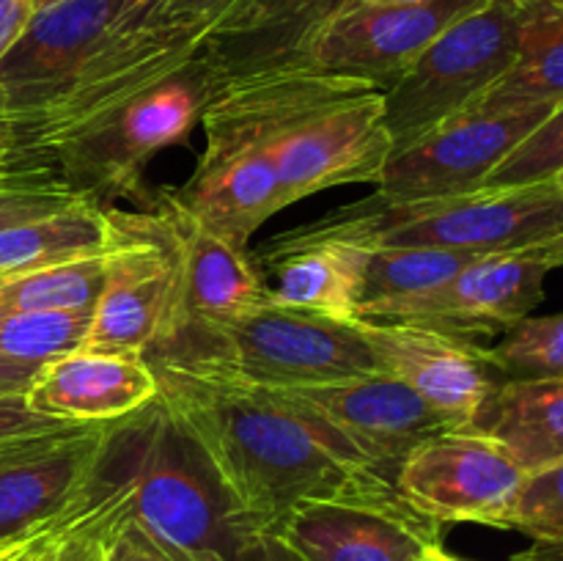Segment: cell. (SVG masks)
Wrapping results in <instances>:
<instances>
[{
    "mask_svg": "<svg viewBox=\"0 0 563 561\" xmlns=\"http://www.w3.org/2000/svg\"><path fill=\"white\" fill-rule=\"evenodd\" d=\"M148 363L157 374V399L201 449L258 537H273L286 515L308 501H405L339 435L267 391L165 358Z\"/></svg>",
    "mask_w": 563,
    "mask_h": 561,
    "instance_id": "6da1fadb",
    "label": "cell"
},
{
    "mask_svg": "<svg viewBox=\"0 0 563 561\" xmlns=\"http://www.w3.org/2000/svg\"><path fill=\"white\" fill-rule=\"evenodd\" d=\"M212 108L245 127L280 176L284 207L341 185H377L394 154L385 91L284 64L225 77Z\"/></svg>",
    "mask_w": 563,
    "mask_h": 561,
    "instance_id": "7a4b0ae2",
    "label": "cell"
},
{
    "mask_svg": "<svg viewBox=\"0 0 563 561\" xmlns=\"http://www.w3.org/2000/svg\"><path fill=\"white\" fill-rule=\"evenodd\" d=\"M86 490L190 561H251L262 539L159 399L113 421Z\"/></svg>",
    "mask_w": 563,
    "mask_h": 561,
    "instance_id": "3957f363",
    "label": "cell"
},
{
    "mask_svg": "<svg viewBox=\"0 0 563 561\" xmlns=\"http://www.w3.org/2000/svg\"><path fill=\"white\" fill-rule=\"evenodd\" d=\"M563 231L555 179L434 198H368L286 231V240H341L361 248H443L476 256L517 253Z\"/></svg>",
    "mask_w": 563,
    "mask_h": 561,
    "instance_id": "277c9868",
    "label": "cell"
},
{
    "mask_svg": "<svg viewBox=\"0 0 563 561\" xmlns=\"http://www.w3.org/2000/svg\"><path fill=\"white\" fill-rule=\"evenodd\" d=\"M223 80V72L201 44L185 64L47 148L36 168L102 207L126 198L148 212V163L165 148L190 141Z\"/></svg>",
    "mask_w": 563,
    "mask_h": 561,
    "instance_id": "5b68a950",
    "label": "cell"
},
{
    "mask_svg": "<svg viewBox=\"0 0 563 561\" xmlns=\"http://www.w3.org/2000/svg\"><path fill=\"white\" fill-rule=\"evenodd\" d=\"M148 358L256 391L308 388L379 372L355 319L295 311L269 297L229 319L181 330Z\"/></svg>",
    "mask_w": 563,
    "mask_h": 561,
    "instance_id": "8992f818",
    "label": "cell"
},
{
    "mask_svg": "<svg viewBox=\"0 0 563 561\" xmlns=\"http://www.w3.org/2000/svg\"><path fill=\"white\" fill-rule=\"evenodd\" d=\"M203 38L207 33L198 28L165 20H152L126 31H108V36L42 102L0 119L9 127L16 165L25 170H42L36 163L47 148L185 64L201 50Z\"/></svg>",
    "mask_w": 563,
    "mask_h": 561,
    "instance_id": "52a82bcc",
    "label": "cell"
},
{
    "mask_svg": "<svg viewBox=\"0 0 563 561\" xmlns=\"http://www.w3.org/2000/svg\"><path fill=\"white\" fill-rule=\"evenodd\" d=\"M528 0H487L445 28L385 88L394 152L484 97L517 58Z\"/></svg>",
    "mask_w": 563,
    "mask_h": 561,
    "instance_id": "ba28073f",
    "label": "cell"
},
{
    "mask_svg": "<svg viewBox=\"0 0 563 561\" xmlns=\"http://www.w3.org/2000/svg\"><path fill=\"white\" fill-rule=\"evenodd\" d=\"M113 240L82 350L146 355L168 339L176 314V264L154 212L108 207Z\"/></svg>",
    "mask_w": 563,
    "mask_h": 561,
    "instance_id": "9c48e42d",
    "label": "cell"
},
{
    "mask_svg": "<svg viewBox=\"0 0 563 561\" xmlns=\"http://www.w3.org/2000/svg\"><path fill=\"white\" fill-rule=\"evenodd\" d=\"M555 108L471 105L390 154L374 193L383 198H434L482 190L487 176Z\"/></svg>",
    "mask_w": 563,
    "mask_h": 561,
    "instance_id": "30bf717a",
    "label": "cell"
},
{
    "mask_svg": "<svg viewBox=\"0 0 563 561\" xmlns=\"http://www.w3.org/2000/svg\"><path fill=\"white\" fill-rule=\"evenodd\" d=\"M267 394L339 435L390 482L423 440L456 429L454 421L385 372Z\"/></svg>",
    "mask_w": 563,
    "mask_h": 561,
    "instance_id": "8fae6325",
    "label": "cell"
},
{
    "mask_svg": "<svg viewBox=\"0 0 563 561\" xmlns=\"http://www.w3.org/2000/svg\"><path fill=\"white\" fill-rule=\"evenodd\" d=\"M203 152L198 154L190 179L165 201L231 245L247 240L284 207L280 176L256 138L207 105L203 110Z\"/></svg>",
    "mask_w": 563,
    "mask_h": 561,
    "instance_id": "7c38bea8",
    "label": "cell"
},
{
    "mask_svg": "<svg viewBox=\"0 0 563 561\" xmlns=\"http://www.w3.org/2000/svg\"><path fill=\"white\" fill-rule=\"evenodd\" d=\"M526 473L500 446L467 427L445 429L410 451L396 493L427 520L500 528Z\"/></svg>",
    "mask_w": 563,
    "mask_h": 561,
    "instance_id": "4fadbf2b",
    "label": "cell"
},
{
    "mask_svg": "<svg viewBox=\"0 0 563 561\" xmlns=\"http://www.w3.org/2000/svg\"><path fill=\"white\" fill-rule=\"evenodd\" d=\"M550 270L528 253H487L473 258L438 289L379 308L368 322H401L440 330L456 339L504 336L533 317L544 300Z\"/></svg>",
    "mask_w": 563,
    "mask_h": 561,
    "instance_id": "5bb4252c",
    "label": "cell"
},
{
    "mask_svg": "<svg viewBox=\"0 0 563 561\" xmlns=\"http://www.w3.org/2000/svg\"><path fill=\"white\" fill-rule=\"evenodd\" d=\"M487 0H432L421 6L346 9L311 36L295 64L357 77L385 88L449 25Z\"/></svg>",
    "mask_w": 563,
    "mask_h": 561,
    "instance_id": "9a60e30c",
    "label": "cell"
},
{
    "mask_svg": "<svg viewBox=\"0 0 563 561\" xmlns=\"http://www.w3.org/2000/svg\"><path fill=\"white\" fill-rule=\"evenodd\" d=\"M108 424H71L0 449V544L58 522L86 493Z\"/></svg>",
    "mask_w": 563,
    "mask_h": 561,
    "instance_id": "2e32d148",
    "label": "cell"
},
{
    "mask_svg": "<svg viewBox=\"0 0 563 561\" xmlns=\"http://www.w3.org/2000/svg\"><path fill=\"white\" fill-rule=\"evenodd\" d=\"M302 561H418L443 548V526L407 501H308L273 534Z\"/></svg>",
    "mask_w": 563,
    "mask_h": 561,
    "instance_id": "e0dca14e",
    "label": "cell"
},
{
    "mask_svg": "<svg viewBox=\"0 0 563 561\" xmlns=\"http://www.w3.org/2000/svg\"><path fill=\"white\" fill-rule=\"evenodd\" d=\"M379 372L416 391L456 427H467L498 380L476 341L401 322L355 319Z\"/></svg>",
    "mask_w": 563,
    "mask_h": 561,
    "instance_id": "ac0fdd59",
    "label": "cell"
},
{
    "mask_svg": "<svg viewBox=\"0 0 563 561\" xmlns=\"http://www.w3.org/2000/svg\"><path fill=\"white\" fill-rule=\"evenodd\" d=\"M152 212L174 251L176 264L174 328L163 344L181 330L229 319L267 300V280L245 248L231 245L229 240L198 226L165 198H159Z\"/></svg>",
    "mask_w": 563,
    "mask_h": 561,
    "instance_id": "d6986e66",
    "label": "cell"
},
{
    "mask_svg": "<svg viewBox=\"0 0 563 561\" xmlns=\"http://www.w3.org/2000/svg\"><path fill=\"white\" fill-rule=\"evenodd\" d=\"M115 0H49L0 58V119L42 102L104 36Z\"/></svg>",
    "mask_w": 563,
    "mask_h": 561,
    "instance_id": "ffe728a7",
    "label": "cell"
},
{
    "mask_svg": "<svg viewBox=\"0 0 563 561\" xmlns=\"http://www.w3.org/2000/svg\"><path fill=\"white\" fill-rule=\"evenodd\" d=\"M157 374L146 355L71 350L42 363L25 391L27 405L64 424L121 421L157 399Z\"/></svg>",
    "mask_w": 563,
    "mask_h": 561,
    "instance_id": "44dd1931",
    "label": "cell"
},
{
    "mask_svg": "<svg viewBox=\"0 0 563 561\" xmlns=\"http://www.w3.org/2000/svg\"><path fill=\"white\" fill-rule=\"evenodd\" d=\"M350 0H236L203 38L223 77L295 64Z\"/></svg>",
    "mask_w": 563,
    "mask_h": 561,
    "instance_id": "7402d4cb",
    "label": "cell"
},
{
    "mask_svg": "<svg viewBox=\"0 0 563 561\" xmlns=\"http://www.w3.org/2000/svg\"><path fill=\"white\" fill-rule=\"evenodd\" d=\"M262 264L273 278L267 297L278 306L341 322L357 319L368 248L341 240H286L280 234L267 242Z\"/></svg>",
    "mask_w": 563,
    "mask_h": 561,
    "instance_id": "603a6c76",
    "label": "cell"
},
{
    "mask_svg": "<svg viewBox=\"0 0 563 561\" xmlns=\"http://www.w3.org/2000/svg\"><path fill=\"white\" fill-rule=\"evenodd\" d=\"M467 429L484 435L520 465L542 471L563 460V374L506 377L495 385Z\"/></svg>",
    "mask_w": 563,
    "mask_h": 561,
    "instance_id": "cb8c5ba5",
    "label": "cell"
},
{
    "mask_svg": "<svg viewBox=\"0 0 563 561\" xmlns=\"http://www.w3.org/2000/svg\"><path fill=\"white\" fill-rule=\"evenodd\" d=\"M110 240L113 223L108 207L80 196L58 212L0 229V275L104 253Z\"/></svg>",
    "mask_w": 563,
    "mask_h": 561,
    "instance_id": "d4e9b609",
    "label": "cell"
},
{
    "mask_svg": "<svg viewBox=\"0 0 563 561\" xmlns=\"http://www.w3.org/2000/svg\"><path fill=\"white\" fill-rule=\"evenodd\" d=\"M473 105L493 108H561L563 105V6L528 0L517 58Z\"/></svg>",
    "mask_w": 563,
    "mask_h": 561,
    "instance_id": "484cf974",
    "label": "cell"
},
{
    "mask_svg": "<svg viewBox=\"0 0 563 561\" xmlns=\"http://www.w3.org/2000/svg\"><path fill=\"white\" fill-rule=\"evenodd\" d=\"M473 258H478L476 253L443 251V248H368L357 319L372 317L379 308L394 306L407 297L438 289Z\"/></svg>",
    "mask_w": 563,
    "mask_h": 561,
    "instance_id": "4316f807",
    "label": "cell"
},
{
    "mask_svg": "<svg viewBox=\"0 0 563 561\" xmlns=\"http://www.w3.org/2000/svg\"><path fill=\"white\" fill-rule=\"evenodd\" d=\"M104 278V253L0 275V311H91Z\"/></svg>",
    "mask_w": 563,
    "mask_h": 561,
    "instance_id": "83f0119b",
    "label": "cell"
},
{
    "mask_svg": "<svg viewBox=\"0 0 563 561\" xmlns=\"http://www.w3.org/2000/svg\"><path fill=\"white\" fill-rule=\"evenodd\" d=\"M91 311H0V355L47 363L80 350Z\"/></svg>",
    "mask_w": 563,
    "mask_h": 561,
    "instance_id": "f1b7e54d",
    "label": "cell"
},
{
    "mask_svg": "<svg viewBox=\"0 0 563 561\" xmlns=\"http://www.w3.org/2000/svg\"><path fill=\"white\" fill-rule=\"evenodd\" d=\"M484 355L504 377H561L563 374V311L528 317L500 336Z\"/></svg>",
    "mask_w": 563,
    "mask_h": 561,
    "instance_id": "f546056e",
    "label": "cell"
},
{
    "mask_svg": "<svg viewBox=\"0 0 563 561\" xmlns=\"http://www.w3.org/2000/svg\"><path fill=\"white\" fill-rule=\"evenodd\" d=\"M500 528L531 539H563V460L526 473Z\"/></svg>",
    "mask_w": 563,
    "mask_h": 561,
    "instance_id": "4dcf8cb0",
    "label": "cell"
},
{
    "mask_svg": "<svg viewBox=\"0 0 563 561\" xmlns=\"http://www.w3.org/2000/svg\"><path fill=\"white\" fill-rule=\"evenodd\" d=\"M563 174V105L555 108L493 174L487 176L484 187L500 190V187H522L550 182Z\"/></svg>",
    "mask_w": 563,
    "mask_h": 561,
    "instance_id": "1f68e13d",
    "label": "cell"
},
{
    "mask_svg": "<svg viewBox=\"0 0 563 561\" xmlns=\"http://www.w3.org/2000/svg\"><path fill=\"white\" fill-rule=\"evenodd\" d=\"M80 198L53 174H33L25 179L3 182L0 185V229L22 223V220L42 218L58 212L66 204Z\"/></svg>",
    "mask_w": 563,
    "mask_h": 561,
    "instance_id": "d6a6232c",
    "label": "cell"
},
{
    "mask_svg": "<svg viewBox=\"0 0 563 561\" xmlns=\"http://www.w3.org/2000/svg\"><path fill=\"white\" fill-rule=\"evenodd\" d=\"M110 561H190L165 548L130 515H119L110 526Z\"/></svg>",
    "mask_w": 563,
    "mask_h": 561,
    "instance_id": "836d02e7",
    "label": "cell"
},
{
    "mask_svg": "<svg viewBox=\"0 0 563 561\" xmlns=\"http://www.w3.org/2000/svg\"><path fill=\"white\" fill-rule=\"evenodd\" d=\"M60 427H71V424L53 421V418L36 413L27 405L25 394H0V449Z\"/></svg>",
    "mask_w": 563,
    "mask_h": 561,
    "instance_id": "e575fe53",
    "label": "cell"
},
{
    "mask_svg": "<svg viewBox=\"0 0 563 561\" xmlns=\"http://www.w3.org/2000/svg\"><path fill=\"white\" fill-rule=\"evenodd\" d=\"M234 3L236 0H165V3L159 6L157 20L198 28V31L209 33L214 28V22H218Z\"/></svg>",
    "mask_w": 563,
    "mask_h": 561,
    "instance_id": "d590c367",
    "label": "cell"
},
{
    "mask_svg": "<svg viewBox=\"0 0 563 561\" xmlns=\"http://www.w3.org/2000/svg\"><path fill=\"white\" fill-rule=\"evenodd\" d=\"M60 531H64V517L58 522H49V526L16 539L9 553L0 561H47L53 556L55 544H58Z\"/></svg>",
    "mask_w": 563,
    "mask_h": 561,
    "instance_id": "8d00e7d4",
    "label": "cell"
},
{
    "mask_svg": "<svg viewBox=\"0 0 563 561\" xmlns=\"http://www.w3.org/2000/svg\"><path fill=\"white\" fill-rule=\"evenodd\" d=\"M44 6V0H0V58L11 44L22 36L31 16Z\"/></svg>",
    "mask_w": 563,
    "mask_h": 561,
    "instance_id": "74e56055",
    "label": "cell"
},
{
    "mask_svg": "<svg viewBox=\"0 0 563 561\" xmlns=\"http://www.w3.org/2000/svg\"><path fill=\"white\" fill-rule=\"evenodd\" d=\"M163 3L165 0H115V20L110 31H126L157 20Z\"/></svg>",
    "mask_w": 563,
    "mask_h": 561,
    "instance_id": "f35d334b",
    "label": "cell"
},
{
    "mask_svg": "<svg viewBox=\"0 0 563 561\" xmlns=\"http://www.w3.org/2000/svg\"><path fill=\"white\" fill-rule=\"evenodd\" d=\"M36 372L38 363L11 361V358L0 355V394H25Z\"/></svg>",
    "mask_w": 563,
    "mask_h": 561,
    "instance_id": "ab89813d",
    "label": "cell"
},
{
    "mask_svg": "<svg viewBox=\"0 0 563 561\" xmlns=\"http://www.w3.org/2000/svg\"><path fill=\"white\" fill-rule=\"evenodd\" d=\"M33 174H47V170H25L16 165L14 143H11L9 127L0 121V185H3V182L25 179V176H33Z\"/></svg>",
    "mask_w": 563,
    "mask_h": 561,
    "instance_id": "60d3db41",
    "label": "cell"
},
{
    "mask_svg": "<svg viewBox=\"0 0 563 561\" xmlns=\"http://www.w3.org/2000/svg\"><path fill=\"white\" fill-rule=\"evenodd\" d=\"M251 561H302L295 550L278 537H262L258 539L256 550H253Z\"/></svg>",
    "mask_w": 563,
    "mask_h": 561,
    "instance_id": "b9f144b4",
    "label": "cell"
},
{
    "mask_svg": "<svg viewBox=\"0 0 563 561\" xmlns=\"http://www.w3.org/2000/svg\"><path fill=\"white\" fill-rule=\"evenodd\" d=\"M511 561H563V539H533L531 548L520 550Z\"/></svg>",
    "mask_w": 563,
    "mask_h": 561,
    "instance_id": "7bdbcfd3",
    "label": "cell"
},
{
    "mask_svg": "<svg viewBox=\"0 0 563 561\" xmlns=\"http://www.w3.org/2000/svg\"><path fill=\"white\" fill-rule=\"evenodd\" d=\"M421 3H432V0H350L346 9H366V6L383 9V6H421Z\"/></svg>",
    "mask_w": 563,
    "mask_h": 561,
    "instance_id": "ee69618b",
    "label": "cell"
},
{
    "mask_svg": "<svg viewBox=\"0 0 563 561\" xmlns=\"http://www.w3.org/2000/svg\"><path fill=\"white\" fill-rule=\"evenodd\" d=\"M418 561H445V548H432L429 553H423Z\"/></svg>",
    "mask_w": 563,
    "mask_h": 561,
    "instance_id": "f6af8a7d",
    "label": "cell"
},
{
    "mask_svg": "<svg viewBox=\"0 0 563 561\" xmlns=\"http://www.w3.org/2000/svg\"><path fill=\"white\" fill-rule=\"evenodd\" d=\"M25 537H27V534H25ZM20 539H22V537H20ZM14 542H16V539H14ZM14 542H9V544H0V559H3V556L9 553V550H11V544H14Z\"/></svg>",
    "mask_w": 563,
    "mask_h": 561,
    "instance_id": "bcb514c9",
    "label": "cell"
},
{
    "mask_svg": "<svg viewBox=\"0 0 563 561\" xmlns=\"http://www.w3.org/2000/svg\"><path fill=\"white\" fill-rule=\"evenodd\" d=\"M445 561H471V559H460V556H451V553H445Z\"/></svg>",
    "mask_w": 563,
    "mask_h": 561,
    "instance_id": "7dc6e473",
    "label": "cell"
},
{
    "mask_svg": "<svg viewBox=\"0 0 563 561\" xmlns=\"http://www.w3.org/2000/svg\"><path fill=\"white\" fill-rule=\"evenodd\" d=\"M555 182H559V185L563 187V174H559V176H555Z\"/></svg>",
    "mask_w": 563,
    "mask_h": 561,
    "instance_id": "c3c4849f",
    "label": "cell"
},
{
    "mask_svg": "<svg viewBox=\"0 0 563 561\" xmlns=\"http://www.w3.org/2000/svg\"><path fill=\"white\" fill-rule=\"evenodd\" d=\"M550 3H559V6H563V0H550Z\"/></svg>",
    "mask_w": 563,
    "mask_h": 561,
    "instance_id": "681fc988",
    "label": "cell"
},
{
    "mask_svg": "<svg viewBox=\"0 0 563 561\" xmlns=\"http://www.w3.org/2000/svg\"><path fill=\"white\" fill-rule=\"evenodd\" d=\"M58 539H60V537H58ZM49 559H53V556H49ZM49 559H47V561H49Z\"/></svg>",
    "mask_w": 563,
    "mask_h": 561,
    "instance_id": "f907efd6",
    "label": "cell"
},
{
    "mask_svg": "<svg viewBox=\"0 0 563 561\" xmlns=\"http://www.w3.org/2000/svg\"><path fill=\"white\" fill-rule=\"evenodd\" d=\"M44 3H49V0H44Z\"/></svg>",
    "mask_w": 563,
    "mask_h": 561,
    "instance_id": "816d5d0a",
    "label": "cell"
}]
</instances>
